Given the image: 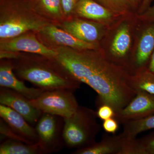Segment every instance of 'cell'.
<instances>
[{
  "label": "cell",
  "mask_w": 154,
  "mask_h": 154,
  "mask_svg": "<svg viewBox=\"0 0 154 154\" xmlns=\"http://www.w3.org/2000/svg\"><path fill=\"white\" fill-rule=\"evenodd\" d=\"M54 49L57 52L54 60L75 79L96 91L97 106L109 105L116 113L136 95L131 76L94 50H78L65 47Z\"/></svg>",
  "instance_id": "cell-1"
},
{
  "label": "cell",
  "mask_w": 154,
  "mask_h": 154,
  "mask_svg": "<svg viewBox=\"0 0 154 154\" xmlns=\"http://www.w3.org/2000/svg\"><path fill=\"white\" fill-rule=\"evenodd\" d=\"M13 63L14 71L21 79L27 81L45 91L68 89L74 91L81 83L72 75L54 60L19 57Z\"/></svg>",
  "instance_id": "cell-2"
},
{
  "label": "cell",
  "mask_w": 154,
  "mask_h": 154,
  "mask_svg": "<svg viewBox=\"0 0 154 154\" xmlns=\"http://www.w3.org/2000/svg\"><path fill=\"white\" fill-rule=\"evenodd\" d=\"M51 24L33 10L30 0H1L0 40L36 33Z\"/></svg>",
  "instance_id": "cell-3"
},
{
  "label": "cell",
  "mask_w": 154,
  "mask_h": 154,
  "mask_svg": "<svg viewBox=\"0 0 154 154\" xmlns=\"http://www.w3.org/2000/svg\"><path fill=\"white\" fill-rule=\"evenodd\" d=\"M97 117L96 111L79 106L71 116L64 119V144L69 148L77 149L96 142V136L101 129Z\"/></svg>",
  "instance_id": "cell-4"
},
{
  "label": "cell",
  "mask_w": 154,
  "mask_h": 154,
  "mask_svg": "<svg viewBox=\"0 0 154 154\" xmlns=\"http://www.w3.org/2000/svg\"><path fill=\"white\" fill-rule=\"evenodd\" d=\"M30 101L42 113L57 116L63 119L71 116L79 106L74 91L68 89L45 91L37 98Z\"/></svg>",
  "instance_id": "cell-5"
},
{
  "label": "cell",
  "mask_w": 154,
  "mask_h": 154,
  "mask_svg": "<svg viewBox=\"0 0 154 154\" xmlns=\"http://www.w3.org/2000/svg\"><path fill=\"white\" fill-rule=\"evenodd\" d=\"M64 119L42 113L36 123L35 130L38 146L43 154L57 152L63 144V131Z\"/></svg>",
  "instance_id": "cell-6"
},
{
  "label": "cell",
  "mask_w": 154,
  "mask_h": 154,
  "mask_svg": "<svg viewBox=\"0 0 154 154\" xmlns=\"http://www.w3.org/2000/svg\"><path fill=\"white\" fill-rule=\"evenodd\" d=\"M37 36L35 32H29L12 38L0 40V52L30 53L54 60L57 55L55 50L43 44Z\"/></svg>",
  "instance_id": "cell-7"
},
{
  "label": "cell",
  "mask_w": 154,
  "mask_h": 154,
  "mask_svg": "<svg viewBox=\"0 0 154 154\" xmlns=\"http://www.w3.org/2000/svg\"><path fill=\"white\" fill-rule=\"evenodd\" d=\"M37 37L45 45L51 48L58 47L70 48L78 50H94L96 43L82 41L58 27L51 24L37 32Z\"/></svg>",
  "instance_id": "cell-8"
},
{
  "label": "cell",
  "mask_w": 154,
  "mask_h": 154,
  "mask_svg": "<svg viewBox=\"0 0 154 154\" xmlns=\"http://www.w3.org/2000/svg\"><path fill=\"white\" fill-rule=\"evenodd\" d=\"M154 114V95L138 91L136 95L124 108L116 112L114 118L119 123L137 120Z\"/></svg>",
  "instance_id": "cell-9"
},
{
  "label": "cell",
  "mask_w": 154,
  "mask_h": 154,
  "mask_svg": "<svg viewBox=\"0 0 154 154\" xmlns=\"http://www.w3.org/2000/svg\"><path fill=\"white\" fill-rule=\"evenodd\" d=\"M0 104L17 111L32 126L36 124L42 113L31 103L30 100L6 88L0 89Z\"/></svg>",
  "instance_id": "cell-10"
},
{
  "label": "cell",
  "mask_w": 154,
  "mask_h": 154,
  "mask_svg": "<svg viewBox=\"0 0 154 154\" xmlns=\"http://www.w3.org/2000/svg\"><path fill=\"white\" fill-rule=\"evenodd\" d=\"M0 116L11 129L26 143L33 144L38 143V138L35 128L17 111L6 105H1Z\"/></svg>",
  "instance_id": "cell-11"
},
{
  "label": "cell",
  "mask_w": 154,
  "mask_h": 154,
  "mask_svg": "<svg viewBox=\"0 0 154 154\" xmlns=\"http://www.w3.org/2000/svg\"><path fill=\"white\" fill-rule=\"evenodd\" d=\"M12 61L2 60L0 65V86L10 89L25 98L33 100L40 96L44 90L37 88H29L14 74Z\"/></svg>",
  "instance_id": "cell-12"
},
{
  "label": "cell",
  "mask_w": 154,
  "mask_h": 154,
  "mask_svg": "<svg viewBox=\"0 0 154 154\" xmlns=\"http://www.w3.org/2000/svg\"><path fill=\"white\" fill-rule=\"evenodd\" d=\"M82 41L95 43L102 34V29L98 24L80 19H65L56 25Z\"/></svg>",
  "instance_id": "cell-13"
},
{
  "label": "cell",
  "mask_w": 154,
  "mask_h": 154,
  "mask_svg": "<svg viewBox=\"0 0 154 154\" xmlns=\"http://www.w3.org/2000/svg\"><path fill=\"white\" fill-rule=\"evenodd\" d=\"M125 138L122 134L118 135L104 136L102 140L86 147L77 149L75 154H121Z\"/></svg>",
  "instance_id": "cell-14"
},
{
  "label": "cell",
  "mask_w": 154,
  "mask_h": 154,
  "mask_svg": "<svg viewBox=\"0 0 154 154\" xmlns=\"http://www.w3.org/2000/svg\"><path fill=\"white\" fill-rule=\"evenodd\" d=\"M30 5L38 15L57 25L65 19L61 0H30Z\"/></svg>",
  "instance_id": "cell-15"
},
{
  "label": "cell",
  "mask_w": 154,
  "mask_h": 154,
  "mask_svg": "<svg viewBox=\"0 0 154 154\" xmlns=\"http://www.w3.org/2000/svg\"><path fill=\"white\" fill-rule=\"evenodd\" d=\"M113 13L94 0H79L74 12L79 17L99 21L110 19Z\"/></svg>",
  "instance_id": "cell-16"
},
{
  "label": "cell",
  "mask_w": 154,
  "mask_h": 154,
  "mask_svg": "<svg viewBox=\"0 0 154 154\" xmlns=\"http://www.w3.org/2000/svg\"><path fill=\"white\" fill-rule=\"evenodd\" d=\"M154 50V24L145 30L141 37L136 56L135 64L138 69L144 66Z\"/></svg>",
  "instance_id": "cell-17"
},
{
  "label": "cell",
  "mask_w": 154,
  "mask_h": 154,
  "mask_svg": "<svg viewBox=\"0 0 154 154\" xmlns=\"http://www.w3.org/2000/svg\"><path fill=\"white\" fill-rule=\"evenodd\" d=\"M131 36L126 25L122 26L119 29L111 45L112 56L117 61H123L130 46Z\"/></svg>",
  "instance_id": "cell-18"
},
{
  "label": "cell",
  "mask_w": 154,
  "mask_h": 154,
  "mask_svg": "<svg viewBox=\"0 0 154 154\" xmlns=\"http://www.w3.org/2000/svg\"><path fill=\"white\" fill-rule=\"evenodd\" d=\"M43 154L38 143L29 144L16 140L8 139L0 145V154Z\"/></svg>",
  "instance_id": "cell-19"
},
{
  "label": "cell",
  "mask_w": 154,
  "mask_h": 154,
  "mask_svg": "<svg viewBox=\"0 0 154 154\" xmlns=\"http://www.w3.org/2000/svg\"><path fill=\"white\" fill-rule=\"evenodd\" d=\"M122 134L129 138L136 137L140 133L154 129V114L147 117L125 122Z\"/></svg>",
  "instance_id": "cell-20"
},
{
  "label": "cell",
  "mask_w": 154,
  "mask_h": 154,
  "mask_svg": "<svg viewBox=\"0 0 154 154\" xmlns=\"http://www.w3.org/2000/svg\"><path fill=\"white\" fill-rule=\"evenodd\" d=\"M131 82L137 91H143L154 95V73L148 68L138 70L134 75L131 76Z\"/></svg>",
  "instance_id": "cell-21"
},
{
  "label": "cell",
  "mask_w": 154,
  "mask_h": 154,
  "mask_svg": "<svg viewBox=\"0 0 154 154\" xmlns=\"http://www.w3.org/2000/svg\"><path fill=\"white\" fill-rule=\"evenodd\" d=\"M113 13L122 14L132 6L131 0H94Z\"/></svg>",
  "instance_id": "cell-22"
},
{
  "label": "cell",
  "mask_w": 154,
  "mask_h": 154,
  "mask_svg": "<svg viewBox=\"0 0 154 154\" xmlns=\"http://www.w3.org/2000/svg\"><path fill=\"white\" fill-rule=\"evenodd\" d=\"M141 154H154V134L138 139Z\"/></svg>",
  "instance_id": "cell-23"
},
{
  "label": "cell",
  "mask_w": 154,
  "mask_h": 154,
  "mask_svg": "<svg viewBox=\"0 0 154 154\" xmlns=\"http://www.w3.org/2000/svg\"><path fill=\"white\" fill-rule=\"evenodd\" d=\"M98 107V110L96 111L97 117L103 121L114 117L115 111L110 105L102 104Z\"/></svg>",
  "instance_id": "cell-24"
},
{
  "label": "cell",
  "mask_w": 154,
  "mask_h": 154,
  "mask_svg": "<svg viewBox=\"0 0 154 154\" xmlns=\"http://www.w3.org/2000/svg\"><path fill=\"white\" fill-rule=\"evenodd\" d=\"M79 0H61L62 7L65 19H69L71 17L77 3Z\"/></svg>",
  "instance_id": "cell-25"
},
{
  "label": "cell",
  "mask_w": 154,
  "mask_h": 154,
  "mask_svg": "<svg viewBox=\"0 0 154 154\" xmlns=\"http://www.w3.org/2000/svg\"><path fill=\"white\" fill-rule=\"evenodd\" d=\"M119 122L114 117L103 121L102 128L105 132L114 134L119 128Z\"/></svg>",
  "instance_id": "cell-26"
},
{
  "label": "cell",
  "mask_w": 154,
  "mask_h": 154,
  "mask_svg": "<svg viewBox=\"0 0 154 154\" xmlns=\"http://www.w3.org/2000/svg\"><path fill=\"white\" fill-rule=\"evenodd\" d=\"M141 19L148 22H154V5L149 6L141 16Z\"/></svg>",
  "instance_id": "cell-27"
},
{
  "label": "cell",
  "mask_w": 154,
  "mask_h": 154,
  "mask_svg": "<svg viewBox=\"0 0 154 154\" xmlns=\"http://www.w3.org/2000/svg\"><path fill=\"white\" fill-rule=\"evenodd\" d=\"M148 68L151 71L154 73V50L151 57L150 60Z\"/></svg>",
  "instance_id": "cell-28"
},
{
  "label": "cell",
  "mask_w": 154,
  "mask_h": 154,
  "mask_svg": "<svg viewBox=\"0 0 154 154\" xmlns=\"http://www.w3.org/2000/svg\"><path fill=\"white\" fill-rule=\"evenodd\" d=\"M149 7V0H143L142 3L140 8L142 11H146Z\"/></svg>",
  "instance_id": "cell-29"
},
{
  "label": "cell",
  "mask_w": 154,
  "mask_h": 154,
  "mask_svg": "<svg viewBox=\"0 0 154 154\" xmlns=\"http://www.w3.org/2000/svg\"><path fill=\"white\" fill-rule=\"evenodd\" d=\"M131 3H132V6H134L137 5L139 2H140V0H131Z\"/></svg>",
  "instance_id": "cell-30"
},
{
  "label": "cell",
  "mask_w": 154,
  "mask_h": 154,
  "mask_svg": "<svg viewBox=\"0 0 154 154\" xmlns=\"http://www.w3.org/2000/svg\"><path fill=\"white\" fill-rule=\"evenodd\" d=\"M153 0H149V5L150 4H151V3L152 2Z\"/></svg>",
  "instance_id": "cell-31"
}]
</instances>
